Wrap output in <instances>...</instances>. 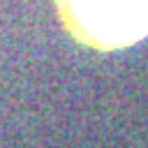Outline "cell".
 <instances>
[{"instance_id":"cell-1","label":"cell","mask_w":148,"mask_h":148,"mask_svg":"<svg viewBox=\"0 0 148 148\" xmlns=\"http://www.w3.org/2000/svg\"><path fill=\"white\" fill-rule=\"evenodd\" d=\"M67 32L97 51H116L148 37V0H56Z\"/></svg>"}]
</instances>
